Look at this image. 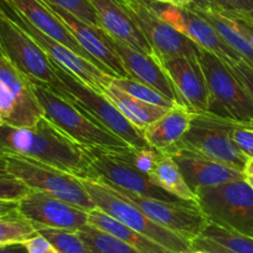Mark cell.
Masks as SVG:
<instances>
[{
	"label": "cell",
	"mask_w": 253,
	"mask_h": 253,
	"mask_svg": "<svg viewBox=\"0 0 253 253\" xmlns=\"http://www.w3.org/2000/svg\"><path fill=\"white\" fill-rule=\"evenodd\" d=\"M159 62L174 86L179 104L194 113H208L209 88L198 57L180 56Z\"/></svg>",
	"instance_id": "cell-18"
},
{
	"label": "cell",
	"mask_w": 253,
	"mask_h": 253,
	"mask_svg": "<svg viewBox=\"0 0 253 253\" xmlns=\"http://www.w3.org/2000/svg\"><path fill=\"white\" fill-rule=\"evenodd\" d=\"M15 211H18V201L0 200V216L9 215Z\"/></svg>",
	"instance_id": "cell-41"
},
{
	"label": "cell",
	"mask_w": 253,
	"mask_h": 253,
	"mask_svg": "<svg viewBox=\"0 0 253 253\" xmlns=\"http://www.w3.org/2000/svg\"><path fill=\"white\" fill-rule=\"evenodd\" d=\"M193 247L194 250H203L209 253H235L223 247V246L218 245L215 241H211L209 238L203 237V236H199L196 240L193 241Z\"/></svg>",
	"instance_id": "cell-40"
},
{
	"label": "cell",
	"mask_w": 253,
	"mask_h": 253,
	"mask_svg": "<svg viewBox=\"0 0 253 253\" xmlns=\"http://www.w3.org/2000/svg\"><path fill=\"white\" fill-rule=\"evenodd\" d=\"M28 253H60L50 241L46 240L42 235L38 232V235L31 237L30 240L24 242Z\"/></svg>",
	"instance_id": "cell-38"
},
{
	"label": "cell",
	"mask_w": 253,
	"mask_h": 253,
	"mask_svg": "<svg viewBox=\"0 0 253 253\" xmlns=\"http://www.w3.org/2000/svg\"><path fill=\"white\" fill-rule=\"evenodd\" d=\"M233 142L236 143L241 152L248 158L253 159V128L245 124H238L231 133Z\"/></svg>",
	"instance_id": "cell-36"
},
{
	"label": "cell",
	"mask_w": 253,
	"mask_h": 253,
	"mask_svg": "<svg viewBox=\"0 0 253 253\" xmlns=\"http://www.w3.org/2000/svg\"><path fill=\"white\" fill-rule=\"evenodd\" d=\"M122 8L129 14L139 30L153 48L155 58L164 61L168 58L198 57L200 47L182 35L171 25L163 20L148 0H117Z\"/></svg>",
	"instance_id": "cell-11"
},
{
	"label": "cell",
	"mask_w": 253,
	"mask_h": 253,
	"mask_svg": "<svg viewBox=\"0 0 253 253\" xmlns=\"http://www.w3.org/2000/svg\"><path fill=\"white\" fill-rule=\"evenodd\" d=\"M242 123L211 113H194L191 126L182 139L169 150H186L243 172L248 158L233 142L231 133Z\"/></svg>",
	"instance_id": "cell-3"
},
{
	"label": "cell",
	"mask_w": 253,
	"mask_h": 253,
	"mask_svg": "<svg viewBox=\"0 0 253 253\" xmlns=\"http://www.w3.org/2000/svg\"><path fill=\"white\" fill-rule=\"evenodd\" d=\"M0 9L11 21H14L19 28L23 29L42 48L43 52L50 57L51 61L57 63L58 66L66 70L67 72L79 79L82 84L88 86L89 88L103 94L106 87L111 84L112 76L104 74L102 70L94 66L93 63L84 60V57L56 41L55 39L50 38L42 31L36 29L9 3L8 0H0Z\"/></svg>",
	"instance_id": "cell-10"
},
{
	"label": "cell",
	"mask_w": 253,
	"mask_h": 253,
	"mask_svg": "<svg viewBox=\"0 0 253 253\" xmlns=\"http://www.w3.org/2000/svg\"><path fill=\"white\" fill-rule=\"evenodd\" d=\"M35 94L43 111V117L63 134L84 148H124L129 147L124 140L107 130L97 122L87 117L66 99L50 89L34 86ZM132 148V147H130Z\"/></svg>",
	"instance_id": "cell-7"
},
{
	"label": "cell",
	"mask_w": 253,
	"mask_h": 253,
	"mask_svg": "<svg viewBox=\"0 0 253 253\" xmlns=\"http://www.w3.org/2000/svg\"><path fill=\"white\" fill-rule=\"evenodd\" d=\"M168 154L174 158L185 181L194 193L201 187L218 186L246 176L240 170L186 150H175Z\"/></svg>",
	"instance_id": "cell-19"
},
{
	"label": "cell",
	"mask_w": 253,
	"mask_h": 253,
	"mask_svg": "<svg viewBox=\"0 0 253 253\" xmlns=\"http://www.w3.org/2000/svg\"><path fill=\"white\" fill-rule=\"evenodd\" d=\"M196 3V0H169V4L176 6H190Z\"/></svg>",
	"instance_id": "cell-43"
},
{
	"label": "cell",
	"mask_w": 253,
	"mask_h": 253,
	"mask_svg": "<svg viewBox=\"0 0 253 253\" xmlns=\"http://www.w3.org/2000/svg\"><path fill=\"white\" fill-rule=\"evenodd\" d=\"M98 15L101 28L113 40L135 51L155 57L153 48L137 24L117 0H88Z\"/></svg>",
	"instance_id": "cell-20"
},
{
	"label": "cell",
	"mask_w": 253,
	"mask_h": 253,
	"mask_svg": "<svg viewBox=\"0 0 253 253\" xmlns=\"http://www.w3.org/2000/svg\"><path fill=\"white\" fill-rule=\"evenodd\" d=\"M34 191L21 180L16 179L5 170H0V200L20 201Z\"/></svg>",
	"instance_id": "cell-34"
},
{
	"label": "cell",
	"mask_w": 253,
	"mask_h": 253,
	"mask_svg": "<svg viewBox=\"0 0 253 253\" xmlns=\"http://www.w3.org/2000/svg\"><path fill=\"white\" fill-rule=\"evenodd\" d=\"M53 63L61 84L53 93L74 104L79 111L93 119L94 122L116 134L129 147L134 149L152 148L145 140L144 135L130 123L103 94L89 88L70 72Z\"/></svg>",
	"instance_id": "cell-2"
},
{
	"label": "cell",
	"mask_w": 253,
	"mask_h": 253,
	"mask_svg": "<svg viewBox=\"0 0 253 253\" xmlns=\"http://www.w3.org/2000/svg\"><path fill=\"white\" fill-rule=\"evenodd\" d=\"M111 38V36H109ZM112 46L118 53L128 77L157 89L165 97L179 104L176 92L162 63L155 57L135 51L111 38Z\"/></svg>",
	"instance_id": "cell-21"
},
{
	"label": "cell",
	"mask_w": 253,
	"mask_h": 253,
	"mask_svg": "<svg viewBox=\"0 0 253 253\" xmlns=\"http://www.w3.org/2000/svg\"><path fill=\"white\" fill-rule=\"evenodd\" d=\"M45 4L69 29L81 47L96 61L102 71L112 77H128L118 53L112 46L111 38L103 29L94 28L89 24L84 23L60 6L47 1H45Z\"/></svg>",
	"instance_id": "cell-17"
},
{
	"label": "cell",
	"mask_w": 253,
	"mask_h": 253,
	"mask_svg": "<svg viewBox=\"0 0 253 253\" xmlns=\"http://www.w3.org/2000/svg\"><path fill=\"white\" fill-rule=\"evenodd\" d=\"M200 236L209 238L211 241H215L218 245L223 246V247L235 253H253L252 237L228 231L226 228H222L220 226L215 225V223L210 222V221H209Z\"/></svg>",
	"instance_id": "cell-31"
},
{
	"label": "cell",
	"mask_w": 253,
	"mask_h": 253,
	"mask_svg": "<svg viewBox=\"0 0 253 253\" xmlns=\"http://www.w3.org/2000/svg\"><path fill=\"white\" fill-rule=\"evenodd\" d=\"M111 84L118 87L123 92H126V94H129V96L140 99L143 102H147V103L165 107V108H171L175 104H177L174 101L168 98V97H165L164 94L158 92L157 89L152 88L147 84H140L138 81H134L129 77H112Z\"/></svg>",
	"instance_id": "cell-30"
},
{
	"label": "cell",
	"mask_w": 253,
	"mask_h": 253,
	"mask_svg": "<svg viewBox=\"0 0 253 253\" xmlns=\"http://www.w3.org/2000/svg\"><path fill=\"white\" fill-rule=\"evenodd\" d=\"M0 154L29 158L82 179H89V157L45 117L31 128L0 126Z\"/></svg>",
	"instance_id": "cell-1"
},
{
	"label": "cell",
	"mask_w": 253,
	"mask_h": 253,
	"mask_svg": "<svg viewBox=\"0 0 253 253\" xmlns=\"http://www.w3.org/2000/svg\"><path fill=\"white\" fill-rule=\"evenodd\" d=\"M148 177L150 181L154 182L157 186H159L170 195L180 200L187 201V203L198 204V195L190 189L176 162L168 153L162 152L154 169L148 175Z\"/></svg>",
	"instance_id": "cell-26"
},
{
	"label": "cell",
	"mask_w": 253,
	"mask_h": 253,
	"mask_svg": "<svg viewBox=\"0 0 253 253\" xmlns=\"http://www.w3.org/2000/svg\"><path fill=\"white\" fill-rule=\"evenodd\" d=\"M43 117L30 80L0 57V119L5 126L31 128Z\"/></svg>",
	"instance_id": "cell-13"
},
{
	"label": "cell",
	"mask_w": 253,
	"mask_h": 253,
	"mask_svg": "<svg viewBox=\"0 0 253 253\" xmlns=\"http://www.w3.org/2000/svg\"><path fill=\"white\" fill-rule=\"evenodd\" d=\"M103 96L142 133L169 109L134 98L112 84L106 87Z\"/></svg>",
	"instance_id": "cell-24"
},
{
	"label": "cell",
	"mask_w": 253,
	"mask_h": 253,
	"mask_svg": "<svg viewBox=\"0 0 253 253\" xmlns=\"http://www.w3.org/2000/svg\"><path fill=\"white\" fill-rule=\"evenodd\" d=\"M198 60L209 88V112L253 128V102L228 66L213 53L200 48Z\"/></svg>",
	"instance_id": "cell-6"
},
{
	"label": "cell",
	"mask_w": 253,
	"mask_h": 253,
	"mask_svg": "<svg viewBox=\"0 0 253 253\" xmlns=\"http://www.w3.org/2000/svg\"><path fill=\"white\" fill-rule=\"evenodd\" d=\"M45 1L65 9L84 23L102 29L98 15L88 0H45Z\"/></svg>",
	"instance_id": "cell-33"
},
{
	"label": "cell",
	"mask_w": 253,
	"mask_h": 253,
	"mask_svg": "<svg viewBox=\"0 0 253 253\" xmlns=\"http://www.w3.org/2000/svg\"><path fill=\"white\" fill-rule=\"evenodd\" d=\"M195 4L200 6H216V0H196Z\"/></svg>",
	"instance_id": "cell-44"
},
{
	"label": "cell",
	"mask_w": 253,
	"mask_h": 253,
	"mask_svg": "<svg viewBox=\"0 0 253 253\" xmlns=\"http://www.w3.org/2000/svg\"><path fill=\"white\" fill-rule=\"evenodd\" d=\"M91 253H140L111 233L94 227L91 223L77 231Z\"/></svg>",
	"instance_id": "cell-28"
},
{
	"label": "cell",
	"mask_w": 253,
	"mask_h": 253,
	"mask_svg": "<svg viewBox=\"0 0 253 253\" xmlns=\"http://www.w3.org/2000/svg\"><path fill=\"white\" fill-rule=\"evenodd\" d=\"M198 205L210 222L253 238V189L246 179L195 191Z\"/></svg>",
	"instance_id": "cell-5"
},
{
	"label": "cell",
	"mask_w": 253,
	"mask_h": 253,
	"mask_svg": "<svg viewBox=\"0 0 253 253\" xmlns=\"http://www.w3.org/2000/svg\"><path fill=\"white\" fill-rule=\"evenodd\" d=\"M79 179L96 205V209L106 212L114 220L137 231L172 253H189L194 250L193 243L189 240L150 220L137 206L114 193L106 185L94 180Z\"/></svg>",
	"instance_id": "cell-4"
},
{
	"label": "cell",
	"mask_w": 253,
	"mask_h": 253,
	"mask_svg": "<svg viewBox=\"0 0 253 253\" xmlns=\"http://www.w3.org/2000/svg\"><path fill=\"white\" fill-rule=\"evenodd\" d=\"M0 253H28L24 243L0 246Z\"/></svg>",
	"instance_id": "cell-42"
},
{
	"label": "cell",
	"mask_w": 253,
	"mask_h": 253,
	"mask_svg": "<svg viewBox=\"0 0 253 253\" xmlns=\"http://www.w3.org/2000/svg\"><path fill=\"white\" fill-rule=\"evenodd\" d=\"M245 179H246V181L248 182V185H250V186L253 189V175H246Z\"/></svg>",
	"instance_id": "cell-46"
},
{
	"label": "cell",
	"mask_w": 253,
	"mask_h": 253,
	"mask_svg": "<svg viewBox=\"0 0 253 253\" xmlns=\"http://www.w3.org/2000/svg\"><path fill=\"white\" fill-rule=\"evenodd\" d=\"M243 172H245V175H253V159H248Z\"/></svg>",
	"instance_id": "cell-45"
},
{
	"label": "cell",
	"mask_w": 253,
	"mask_h": 253,
	"mask_svg": "<svg viewBox=\"0 0 253 253\" xmlns=\"http://www.w3.org/2000/svg\"><path fill=\"white\" fill-rule=\"evenodd\" d=\"M189 253H209V252H206V251H203V250H193Z\"/></svg>",
	"instance_id": "cell-48"
},
{
	"label": "cell",
	"mask_w": 253,
	"mask_h": 253,
	"mask_svg": "<svg viewBox=\"0 0 253 253\" xmlns=\"http://www.w3.org/2000/svg\"><path fill=\"white\" fill-rule=\"evenodd\" d=\"M227 66L253 102V69L246 65L242 60L230 63Z\"/></svg>",
	"instance_id": "cell-37"
},
{
	"label": "cell",
	"mask_w": 253,
	"mask_h": 253,
	"mask_svg": "<svg viewBox=\"0 0 253 253\" xmlns=\"http://www.w3.org/2000/svg\"><path fill=\"white\" fill-rule=\"evenodd\" d=\"M38 232L50 241L60 253H91L76 231L38 228Z\"/></svg>",
	"instance_id": "cell-32"
},
{
	"label": "cell",
	"mask_w": 253,
	"mask_h": 253,
	"mask_svg": "<svg viewBox=\"0 0 253 253\" xmlns=\"http://www.w3.org/2000/svg\"><path fill=\"white\" fill-rule=\"evenodd\" d=\"M152 1H160V3H169V0H152Z\"/></svg>",
	"instance_id": "cell-49"
},
{
	"label": "cell",
	"mask_w": 253,
	"mask_h": 253,
	"mask_svg": "<svg viewBox=\"0 0 253 253\" xmlns=\"http://www.w3.org/2000/svg\"><path fill=\"white\" fill-rule=\"evenodd\" d=\"M217 10L223 16H226L231 21L233 28L253 46V13H246V11H226L220 10V9H217Z\"/></svg>",
	"instance_id": "cell-35"
},
{
	"label": "cell",
	"mask_w": 253,
	"mask_h": 253,
	"mask_svg": "<svg viewBox=\"0 0 253 253\" xmlns=\"http://www.w3.org/2000/svg\"><path fill=\"white\" fill-rule=\"evenodd\" d=\"M0 170H5V164H4V160L0 158Z\"/></svg>",
	"instance_id": "cell-47"
},
{
	"label": "cell",
	"mask_w": 253,
	"mask_h": 253,
	"mask_svg": "<svg viewBox=\"0 0 253 253\" xmlns=\"http://www.w3.org/2000/svg\"><path fill=\"white\" fill-rule=\"evenodd\" d=\"M86 150L89 157V180H102L128 190L130 193L168 203L184 201L160 189L150 181L147 174H143L132 165L107 155L102 148H86Z\"/></svg>",
	"instance_id": "cell-15"
},
{
	"label": "cell",
	"mask_w": 253,
	"mask_h": 253,
	"mask_svg": "<svg viewBox=\"0 0 253 253\" xmlns=\"http://www.w3.org/2000/svg\"><path fill=\"white\" fill-rule=\"evenodd\" d=\"M189 8L203 16L206 21H209L212 28L217 31L218 35L237 52L241 60L251 69H253V46L233 28L231 21L226 16H223L213 6H200L193 4Z\"/></svg>",
	"instance_id": "cell-27"
},
{
	"label": "cell",
	"mask_w": 253,
	"mask_h": 253,
	"mask_svg": "<svg viewBox=\"0 0 253 253\" xmlns=\"http://www.w3.org/2000/svg\"><path fill=\"white\" fill-rule=\"evenodd\" d=\"M194 112L181 104L168 109L159 119L153 122L143 132L148 144L159 152L171 150L189 130Z\"/></svg>",
	"instance_id": "cell-23"
},
{
	"label": "cell",
	"mask_w": 253,
	"mask_h": 253,
	"mask_svg": "<svg viewBox=\"0 0 253 253\" xmlns=\"http://www.w3.org/2000/svg\"><path fill=\"white\" fill-rule=\"evenodd\" d=\"M5 171L21 180L34 191H43L89 212L96 205L89 198L81 181L75 175L29 158L14 154H0Z\"/></svg>",
	"instance_id": "cell-8"
},
{
	"label": "cell",
	"mask_w": 253,
	"mask_h": 253,
	"mask_svg": "<svg viewBox=\"0 0 253 253\" xmlns=\"http://www.w3.org/2000/svg\"><path fill=\"white\" fill-rule=\"evenodd\" d=\"M18 212L35 228L79 231L88 223V212L43 191H31L18 201Z\"/></svg>",
	"instance_id": "cell-16"
},
{
	"label": "cell",
	"mask_w": 253,
	"mask_h": 253,
	"mask_svg": "<svg viewBox=\"0 0 253 253\" xmlns=\"http://www.w3.org/2000/svg\"><path fill=\"white\" fill-rule=\"evenodd\" d=\"M3 124H4V123H3V121H1V119H0V126H3Z\"/></svg>",
	"instance_id": "cell-50"
},
{
	"label": "cell",
	"mask_w": 253,
	"mask_h": 253,
	"mask_svg": "<svg viewBox=\"0 0 253 253\" xmlns=\"http://www.w3.org/2000/svg\"><path fill=\"white\" fill-rule=\"evenodd\" d=\"M215 8L226 11L253 13V0H216Z\"/></svg>",
	"instance_id": "cell-39"
},
{
	"label": "cell",
	"mask_w": 253,
	"mask_h": 253,
	"mask_svg": "<svg viewBox=\"0 0 253 253\" xmlns=\"http://www.w3.org/2000/svg\"><path fill=\"white\" fill-rule=\"evenodd\" d=\"M88 223L93 225L94 227H98L106 232L111 233L114 237L119 238L121 241L129 245L134 250L140 253H172L169 250L164 248L163 246L158 245L154 241L149 240L145 236L140 235L137 231L132 230L128 226L123 225L119 221L114 220L106 212L101 211L99 209L88 212Z\"/></svg>",
	"instance_id": "cell-25"
},
{
	"label": "cell",
	"mask_w": 253,
	"mask_h": 253,
	"mask_svg": "<svg viewBox=\"0 0 253 253\" xmlns=\"http://www.w3.org/2000/svg\"><path fill=\"white\" fill-rule=\"evenodd\" d=\"M0 57L20 70L34 86L55 92L61 81L42 48L0 9Z\"/></svg>",
	"instance_id": "cell-9"
},
{
	"label": "cell",
	"mask_w": 253,
	"mask_h": 253,
	"mask_svg": "<svg viewBox=\"0 0 253 253\" xmlns=\"http://www.w3.org/2000/svg\"><path fill=\"white\" fill-rule=\"evenodd\" d=\"M8 1L36 29L42 31L50 38L55 39L56 41L65 45L67 48L76 52L84 60L93 63L94 66L99 69L96 61L81 47V45L77 42V40L70 33L69 29L63 25L62 21L48 9L43 0H8Z\"/></svg>",
	"instance_id": "cell-22"
},
{
	"label": "cell",
	"mask_w": 253,
	"mask_h": 253,
	"mask_svg": "<svg viewBox=\"0 0 253 253\" xmlns=\"http://www.w3.org/2000/svg\"><path fill=\"white\" fill-rule=\"evenodd\" d=\"M38 235L35 226L18 211L0 216V246L24 243Z\"/></svg>",
	"instance_id": "cell-29"
},
{
	"label": "cell",
	"mask_w": 253,
	"mask_h": 253,
	"mask_svg": "<svg viewBox=\"0 0 253 253\" xmlns=\"http://www.w3.org/2000/svg\"><path fill=\"white\" fill-rule=\"evenodd\" d=\"M94 181L106 185L107 187L113 190L114 193L137 206L150 220L186 238L191 243L201 235L209 222L208 217L204 215L198 204L187 203V201L168 203L149 196L130 193L128 190L122 189L117 185L108 184L102 180H94Z\"/></svg>",
	"instance_id": "cell-12"
},
{
	"label": "cell",
	"mask_w": 253,
	"mask_h": 253,
	"mask_svg": "<svg viewBox=\"0 0 253 253\" xmlns=\"http://www.w3.org/2000/svg\"><path fill=\"white\" fill-rule=\"evenodd\" d=\"M148 3L163 20L195 42L200 48L217 56L226 65L241 60L237 52L218 35L212 25L189 6H176L152 0H148Z\"/></svg>",
	"instance_id": "cell-14"
}]
</instances>
